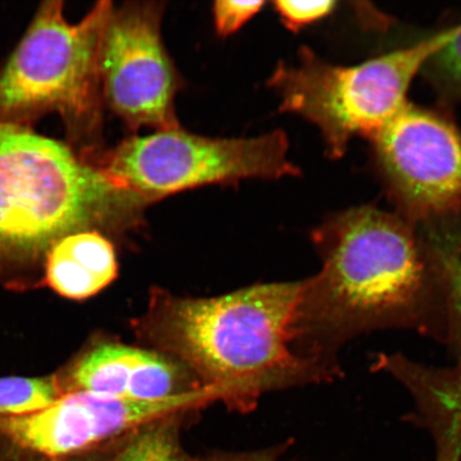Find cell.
Instances as JSON below:
<instances>
[{"label":"cell","instance_id":"12","mask_svg":"<svg viewBox=\"0 0 461 461\" xmlns=\"http://www.w3.org/2000/svg\"><path fill=\"white\" fill-rule=\"evenodd\" d=\"M118 276L114 248L97 230L58 240L45 257V282L60 296L82 301L95 296Z\"/></svg>","mask_w":461,"mask_h":461},{"label":"cell","instance_id":"7","mask_svg":"<svg viewBox=\"0 0 461 461\" xmlns=\"http://www.w3.org/2000/svg\"><path fill=\"white\" fill-rule=\"evenodd\" d=\"M372 141L403 221L461 218V131L453 121L407 103Z\"/></svg>","mask_w":461,"mask_h":461},{"label":"cell","instance_id":"19","mask_svg":"<svg viewBox=\"0 0 461 461\" xmlns=\"http://www.w3.org/2000/svg\"><path fill=\"white\" fill-rule=\"evenodd\" d=\"M280 449H264L249 453H211L193 457L192 461H278Z\"/></svg>","mask_w":461,"mask_h":461},{"label":"cell","instance_id":"4","mask_svg":"<svg viewBox=\"0 0 461 461\" xmlns=\"http://www.w3.org/2000/svg\"><path fill=\"white\" fill-rule=\"evenodd\" d=\"M113 8L104 0L71 24L62 2L43 3L0 71V120L28 125L56 113L75 141L86 142L84 157H99L104 151L100 50Z\"/></svg>","mask_w":461,"mask_h":461},{"label":"cell","instance_id":"8","mask_svg":"<svg viewBox=\"0 0 461 461\" xmlns=\"http://www.w3.org/2000/svg\"><path fill=\"white\" fill-rule=\"evenodd\" d=\"M165 4L129 2L113 8L100 50L103 102L129 126L180 129L175 99L181 78L161 40Z\"/></svg>","mask_w":461,"mask_h":461},{"label":"cell","instance_id":"18","mask_svg":"<svg viewBox=\"0 0 461 461\" xmlns=\"http://www.w3.org/2000/svg\"><path fill=\"white\" fill-rule=\"evenodd\" d=\"M264 2H232L219 0L214 4L212 14L216 31L221 36L227 37L239 31L246 23L262 9Z\"/></svg>","mask_w":461,"mask_h":461},{"label":"cell","instance_id":"11","mask_svg":"<svg viewBox=\"0 0 461 461\" xmlns=\"http://www.w3.org/2000/svg\"><path fill=\"white\" fill-rule=\"evenodd\" d=\"M376 367L393 375L411 392L436 436L439 461L461 456V362L456 367L417 365L401 355L379 357Z\"/></svg>","mask_w":461,"mask_h":461},{"label":"cell","instance_id":"13","mask_svg":"<svg viewBox=\"0 0 461 461\" xmlns=\"http://www.w3.org/2000/svg\"><path fill=\"white\" fill-rule=\"evenodd\" d=\"M422 243L442 299L446 333L461 346V218L422 224Z\"/></svg>","mask_w":461,"mask_h":461},{"label":"cell","instance_id":"1","mask_svg":"<svg viewBox=\"0 0 461 461\" xmlns=\"http://www.w3.org/2000/svg\"><path fill=\"white\" fill-rule=\"evenodd\" d=\"M312 240L322 267L308 279L298 322L310 358L332 363L334 346L379 327H428L438 294L411 223L355 207L328 218Z\"/></svg>","mask_w":461,"mask_h":461},{"label":"cell","instance_id":"15","mask_svg":"<svg viewBox=\"0 0 461 461\" xmlns=\"http://www.w3.org/2000/svg\"><path fill=\"white\" fill-rule=\"evenodd\" d=\"M65 393L61 378H0V418L23 417L43 411Z\"/></svg>","mask_w":461,"mask_h":461},{"label":"cell","instance_id":"16","mask_svg":"<svg viewBox=\"0 0 461 461\" xmlns=\"http://www.w3.org/2000/svg\"><path fill=\"white\" fill-rule=\"evenodd\" d=\"M422 72L443 99L461 100V24L453 38L426 61Z\"/></svg>","mask_w":461,"mask_h":461},{"label":"cell","instance_id":"2","mask_svg":"<svg viewBox=\"0 0 461 461\" xmlns=\"http://www.w3.org/2000/svg\"><path fill=\"white\" fill-rule=\"evenodd\" d=\"M308 279L258 285L212 298L155 292L144 336L206 383L257 396L285 385L320 382L336 366L299 355L298 322Z\"/></svg>","mask_w":461,"mask_h":461},{"label":"cell","instance_id":"9","mask_svg":"<svg viewBox=\"0 0 461 461\" xmlns=\"http://www.w3.org/2000/svg\"><path fill=\"white\" fill-rule=\"evenodd\" d=\"M229 395L227 388L205 385L158 401L68 391L41 411L0 418V434L29 451L67 459L105 447L154 420Z\"/></svg>","mask_w":461,"mask_h":461},{"label":"cell","instance_id":"5","mask_svg":"<svg viewBox=\"0 0 461 461\" xmlns=\"http://www.w3.org/2000/svg\"><path fill=\"white\" fill-rule=\"evenodd\" d=\"M456 29L353 67L331 65L303 48L297 65L281 62L268 85L280 96V111L313 123L327 153L341 158L353 138L373 140L406 105L413 78Z\"/></svg>","mask_w":461,"mask_h":461},{"label":"cell","instance_id":"6","mask_svg":"<svg viewBox=\"0 0 461 461\" xmlns=\"http://www.w3.org/2000/svg\"><path fill=\"white\" fill-rule=\"evenodd\" d=\"M287 152V137L281 131L248 140H214L180 128L129 138L103 151L94 164L115 185L149 205L209 184L297 176L301 170Z\"/></svg>","mask_w":461,"mask_h":461},{"label":"cell","instance_id":"20","mask_svg":"<svg viewBox=\"0 0 461 461\" xmlns=\"http://www.w3.org/2000/svg\"><path fill=\"white\" fill-rule=\"evenodd\" d=\"M112 443H109V445L104 447V451H103V447H101V452H100V454H97L96 456L83 458V459H75V460H68V459L66 460L65 459L63 461H111V445H112Z\"/></svg>","mask_w":461,"mask_h":461},{"label":"cell","instance_id":"3","mask_svg":"<svg viewBox=\"0 0 461 461\" xmlns=\"http://www.w3.org/2000/svg\"><path fill=\"white\" fill-rule=\"evenodd\" d=\"M147 206L71 147L0 120V262L38 261L82 230L137 226Z\"/></svg>","mask_w":461,"mask_h":461},{"label":"cell","instance_id":"14","mask_svg":"<svg viewBox=\"0 0 461 461\" xmlns=\"http://www.w3.org/2000/svg\"><path fill=\"white\" fill-rule=\"evenodd\" d=\"M180 418L140 426L111 445V461H192L180 439Z\"/></svg>","mask_w":461,"mask_h":461},{"label":"cell","instance_id":"17","mask_svg":"<svg viewBox=\"0 0 461 461\" xmlns=\"http://www.w3.org/2000/svg\"><path fill=\"white\" fill-rule=\"evenodd\" d=\"M338 3L332 0L324 2H292L279 0L275 2V10L278 13L284 24L293 32L313 25L326 19L336 10Z\"/></svg>","mask_w":461,"mask_h":461},{"label":"cell","instance_id":"10","mask_svg":"<svg viewBox=\"0 0 461 461\" xmlns=\"http://www.w3.org/2000/svg\"><path fill=\"white\" fill-rule=\"evenodd\" d=\"M63 392L140 401H158L186 393L181 373L166 357L117 343H104L86 353L66 379Z\"/></svg>","mask_w":461,"mask_h":461}]
</instances>
